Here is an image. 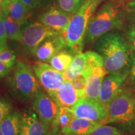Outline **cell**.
<instances>
[{
	"label": "cell",
	"mask_w": 135,
	"mask_h": 135,
	"mask_svg": "<svg viewBox=\"0 0 135 135\" xmlns=\"http://www.w3.org/2000/svg\"><path fill=\"white\" fill-rule=\"evenodd\" d=\"M57 135H66V134H63V133H61V134H57Z\"/></svg>",
	"instance_id": "obj_37"
},
{
	"label": "cell",
	"mask_w": 135,
	"mask_h": 135,
	"mask_svg": "<svg viewBox=\"0 0 135 135\" xmlns=\"http://www.w3.org/2000/svg\"><path fill=\"white\" fill-rule=\"evenodd\" d=\"M126 12L131 15H135V0L129 1L125 6Z\"/></svg>",
	"instance_id": "obj_33"
},
{
	"label": "cell",
	"mask_w": 135,
	"mask_h": 135,
	"mask_svg": "<svg viewBox=\"0 0 135 135\" xmlns=\"http://www.w3.org/2000/svg\"><path fill=\"white\" fill-rule=\"evenodd\" d=\"M67 48L63 34L46 39L38 47L35 55L41 61H48L59 51Z\"/></svg>",
	"instance_id": "obj_13"
},
{
	"label": "cell",
	"mask_w": 135,
	"mask_h": 135,
	"mask_svg": "<svg viewBox=\"0 0 135 135\" xmlns=\"http://www.w3.org/2000/svg\"><path fill=\"white\" fill-rule=\"evenodd\" d=\"M8 83L13 95L22 101L33 98L41 89L40 82L31 67L22 61L17 62Z\"/></svg>",
	"instance_id": "obj_4"
},
{
	"label": "cell",
	"mask_w": 135,
	"mask_h": 135,
	"mask_svg": "<svg viewBox=\"0 0 135 135\" xmlns=\"http://www.w3.org/2000/svg\"><path fill=\"white\" fill-rule=\"evenodd\" d=\"M95 50L102 57L108 73L125 70L131 54L126 38L116 31L104 34L96 41Z\"/></svg>",
	"instance_id": "obj_1"
},
{
	"label": "cell",
	"mask_w": 135,
	"mask_h": 135,
	"mask_svg": "<svg viewBox=\"0 0 135 135\" xmlns=\"http://www.w3.org/2000/svg\"><path fill=\"white\" fill-rule=\"evenodd\" d=\"M31 13L21 0H3V14L9 15L17 22L23 23Z\"/></svg>",
	"instance_id": "obj_17"
},
{
	"label": "cell",
	"mask_w": 135,
	"mask_h": 135,
	"mask_svg": "<svg viewBox=\"0 0 135 135\" xmlns=\"http://www.w3.org/2000/svg\"><path fill=\"white\" fill-rule=\"evenodd\" d=\"M61 34L51 29L40 22L27 23L25 21L22 26L21 43L25 50L35 54L36 49L44 41L50 37Z\"/></svg>",
	"instance_id": "obj_7"
},
{
	"label": "cell",
	"mask_w": 135,
	"mask_h": 135,
	"mask_svg": "<svg viewBox=\"0 0 135 135\" xmlns=\"http://www.w3.org/2000/svg\"><path fill=\"white\" fill-rule=\"evenodd\" d=\"M21 1L33 12V11L48 6L47 4H48L50 0H21Z\"/></svg>",
	"instance_id": "obj_28"
},
{
	"label": "cell",
	"mask_w": 135,
	"mask_h": 135,
	"mask_svg": "<svg viewBox=\"0 0 135 135\" xmlns=\"http://www.w3.org/2000/svg\"><path fill=\"white\" fill-rule=\"evenodd\" d=\"M74 87L77 91L80 98L86 97V80L84 76L81 75L72 81Z\"/></svg>",
	"instance_id": "obj_25"
},
{
	"label": "cell",
	"mask_w": 135,
	"mask_h": 135,
	"mask_svg": "<svg viewBox=\"0 0 135 135\" xmlns=\"http://www.w3.org/2000/svg\"><path fill=\"white\" fill-rule=\"evenodd\" d=\"M129 76V71L125 69L108 74L103 80L99 93V101L108 104L123 89V84Z\"/></svg>",
	"instance_id": "obj_11"
},
{
	"label": "cell",
	"mask_w": 135,
	"mask_h": 135,
	"mask_svg": "<svg viewBox=\"0 0 135 135\" xmlns=\"http://www.w3.org/2000/svg\"><path fill=\"white\" fill-rule=\"evenodd\" d=\"M108 123H116L127 132L135 129V96L131 92L123 90L108 104Z\"/></svg>",
	"instance_id": "obj_5"
},
{
	"label": "cell",
	"mask_w": 135,
	"mask_h": 135,
	"mask_svg": "<svg viewBox=\"0 0 135 135\" xmlns=\"http://www.w3.org/2000/svg\"><path fill=\"white\" fill-rule=\"evenodd\" d=\"M33 99L34 109L48 131L50 129L53 131L58 129L57 118L60 106L56 101L41 89L36 93Z\"/></svg>",
	"instance_id": "obj_8"
},
{
	"label": "cell",
	"mask_w": 135,
	"mask_h": 135,
	"mask_svg": "<svg viewBox=\"0 0 135 135\" xmlns=\"http://www.w3.org/2000/svg\"><path fill=\"white\" fill-rule=\"evenodd\" d=\"M76 118H81L106 124L108 118V105L99 100L83 98L71 108Z\"/></svg>",
	"instance_id": "obj_10"
},
{
	"label": "cell",
	"mask_w": 135,
	"mask_h": 135,
	"mask_svg": "<svg viewBox=\"0 0 135 135\" xmlns=\"http://www.w3.org/2000/svg\"><path fill=\"white\" fill-rule=\"evenodd\" d=\"M90 135H123L119 129L112 126L103 125L96 129Z\"/></svg>",
	"instance_id": "obj_26"
},
{
	"label": "cell",
	"mask_w": 135,
	"mask_h": 135,
	"mask_svg": "<svg viewBox=\"0 0 135 135\" xmlns=\"http://www.w3.org/2000/svg\"><path fill=\"white\" fill-rule=\"evenodd\" d=\"M128 70L129 71L128 78L129 79L131 86L132 88L135 90V52H132L131 54Z\"/></svg>",
	"instance_id": "obj_30"
},
{
	"label": "cell",
	"mask_w": 135,
	"mask_h": 135,
	"mask_svg": "<svg viewBox=\"0 0 135 135\" xmlns=\"http://www.w3.org/2000/svg\"><path fill=\"white\" fill-rule=\"evenodd\" d=\"M76 118L71 108L65 107H60L58 118L57 126L61 130L70 124L71 121Z\"/></svg>",
	"instance_id": "obj_22"
},
{
	"label": "cell",
	"mask_w": 135,
	"mask_h": 135,
	"mask_svg": "<svg viewBox=\"0 0 135 135\" xmlns=\"http://www.w3.org/2000/svg\"><path fill=\"white\" fill-rule=\"evenodd\" d=\"M120 1H124V0H120Z\"/></svg>",
	"instance_id": "obj_39"
},
{
	"label": "cell",
	"mask_w": 135,
	"mask_h": 135,
	"mask_svg": "<svg viewBox=\"0 0 135 135\" xmlns=\"http://www.w3.org/2000/svg\"><path fill=\"white\" fill-rule=\"evenodd\" d=\"M3 135H21L22 113L18 111H12L0 123Z\"/></svg>",
	"instance_id": "obj_18"
},
{
	"label": "cell",
	"mask_w": 135,
	"mask_h": 135,
	"mask_svg": "<svg viewBox=\"0 0 135 135\" xmlns=\"http://www.w3.org/2000/svg\"><path fill=\"white\" fill-rule=\"evenodd\" d=\"M83 1L84 0H56L60 9L72 15L77 11Z\"/></svg>",
	"instance_id": "obj_23"
},
{
	"label": "cell",
	"mask_w": 135,
	"mask_h": 135,
	"mask_svg": "<svg viewBox=\"0 0 135 135\" xmlns=\"http://www.w3.org/2000/svg\"><path fill=\"white\" fill-rule=\"evenodd\" d=\"M6 48H8V46L7 45H6V44L0 43V53H1L3 51L6 50Z\"/></svg>",
	"instance_id": "obj_34"
},
{
	"label": "cell",
	"mask_w": 135,
	"mask_h": 135,
	"mask_svg": "<svg viewBox=\"0 0 135 135\" xmlns=\"http://www.w3.org/2000/svg\"><path fill=\"white\" fill-rule=\"evenodd\" d=\"M86 63L82 75L86 80V97L99 100V93L104 78L108 75L102 57L97 52L89 51L85 53Z\"/></svg>",
	"instance_id": "obj_6"
},
{
	"label": "cell",
	"mask_w": 135,
	"mask_h": 135,
	"mask_svg": "<svg viewBox=\"0 0 135 135\" xmlns=\"http://www.w3.org/2000/svg\"><path fill=\"white\" fill-rule=\"evenodd\" d=\"M4 16L5 27L8 38L11 40L21 41L22 35V26L23 23L17 22L6 14Z\"/></svg>",
	"instance_id": "obj_21"
},
{
	"label": "cell",
	"mask_w": 135,
	"mask_h": 135,
	"mask_svg": "<svg viewBox=\"0 0 135 135\" xmlns=\"http://www.w3.org/2000/svg\"><path fill=\"white\" fill-rule=\"evenodd\" d=\"M0 135H3V133H2V131H1V128H0Z\"/></svg>",
	"instance_id": "obj_36"
},
{
	"label": "cell",
	"mask_w": 135,
	"mask_h": 135,
	"mask_svg": "<svg viewBox=\"0 0 135 135\" xmlns=\"http://www.w3.org/2000/svg\"><path fill=\"white\" fill-rule=\"evenodd\" d=\"M105 0H84L72 15L70 24L63 35L67 48L75 55L82 51L88 25L99 5Z\"/></svg>",
	"instance_id": "obj_3"
},
{
	"label": "cell",
	"mask_w": 135,
	"mask_h": 135,
	"mask_svg": "<svg viewBox=\"0 0 135 135\" xmlns=\"http://www.w3.org/2000/svg\"><path fill=\"white\" fill-rule=\"evenodd\" d=\"M80 99L72 82L65 81L57 91L55 101L60 107L71 108Z\"/></svg>",
	"instance_id": "obj_16"
},
{
	"label": "cell",
	"mask_w": 135,
	"mask_h": 135,
	"mask_svg": "<svg viewBox=\"0 0 135 135\" xmlns=\"http://www.w3.org/2000/svg\"><path fill=\"white\" fill-rule=\"evenodd\" d=\"M70 50V49H69ZM74 53L70 50H64L59 51L49 61L50 65L59 71L63 73L70 66L73 60Z\"/></svg>",
	"instance_id": "obj_20"
},
{
	"label": "cell",
	"mask_w": 135,
	"mask_h": 135,
	"mask_svg": "<svg viewBox=\"0 0 135 135\" xmlns=\"http://www.w3.org/2000/svg\"><path fill=\"white\" fill-rule=\"evenodd\" d=\"M72 14L63 11L60 8L51 6L39 15V22L51 29L63 34L66 31Z\"/></svg>",
	"instance_id": "obj_12"
},
{
	"label": "cell",
	"mask_w": 135,
	"mask_h": 135,
	"mask_svg": "<svg viewBox=\"0 0 135 135\" xmlns=\"http://www.w3.org/2000/svg\"><path fill=\"white\" fill-rule=\"evenodd\" d=\"M86 63V56L85 53L80 52L76 54L71 63L64 71L63 75L65 81H72L74 79L82 75Z\"/></svg>",
	"instance_id": "obj_19"
},
{
	"label": "cell",
	"mask_w": 135,
	"mask_h": 135,
	"mask_svg": "<svg viewBox=\"0 0 135 135\" xmlns=\"http://www.w3.org/2000/svg\"><path fill=\"white\" fill-rule=\"evenodd\" d=\"M21 135H49V131L35 113L28 110L22 113Z\"/></svg>",
	"instance_id": "obj_14"
},
{
	"label": "cell",
	"mask_w": 135,
	"mask_h": 135,
	"mask_svg": "<svg viewBox=\"0 0 135 135\" xmlns=\"http://www.w3.org/2000/svg\"><path fill=\"white\" fill-rule=\"evenodd\" d=\"M16 58L14 51L8 48H6L0 53V61L12 68L15 65Z\"/></svg>",
	"instance_id": "obj_29"
},
{
	"label": "cell",
	"mask_w": 135,
	"mask_h": 135,
	"mask_svg": "<svg viewBox=\"0 0 135 135\" xmlns=\"http://www.w3.org/2000/svg\"><path fill=\"white\" fill-rule=\"evenodd\" d=\"M12 67L9 66L0 61V78L5 76L9 73Z\"/></svg>",
	"instance_id": "obj_32"
},
{
	"label": "cell",
	"mask_w": 135,
	"mask_h": 135,
	"mask_svg": "<svg viewBox=\"0 0 135 135\" xmlns=\"http://www.w3.org/2000/svg\"><path fill=\"white\" fill-rule=\"evenodd\" d=\"M13 105L10 101L5 98L0 97V123L12 112Z\"/></svg>",
	"instance_id": "obj_27"
},
{
	"label": "cell",
	"mask_w": 135,
	"mask_h": 135,
	"mask_svg": "<svg viewBox=\"0 0 135 135\" xmlns=\"http://www.w3.org/2000/svg\"><path fill=\"white\" fill-rule=\"evenodd\" d=\"M8 36L5 27L4 16L0 13V43L6 44Z\"/></svg>",
	"instance_id": "obj_31"
},
{
	"label": "cell",
	"mask_w": 135,
	"mask_h": 135,
	"mask_svg": "<svg viewBox=\"0 0 135 135\" xmlns=\"http://www.w3.org/2000/svg\"><path fill=\"white\" fill-rule=\"evenodd\" d=\"M125 38L127 41L131 53L135 52V23H131L125 27Z\"/></svg>",
	"instance_id": "obj_24"
},
{
	"label": "cell",
	"mask_w": 135,
	"mask_h": 135,
	"mask_svg": "<svg viewBox=\"0 0 135 135\" xmlns=\"http://www.w3.org/2000/svg\"><path fill=\"white\" fill-rule=\"evenodd\" d=\"M3 0H0V2H1V1H3Z\"/></svg>",
	"instance_id": "obj_38"
},
{
	"label": "cell",
	"mask_w": 135,
	"mask_h": 135,
	"mask_svg": "<svg viewBox=\"0 0 135 135\" xmlns=\"http://www.w3.org/2000/svg\"><path fill=\"white\" fill-rule=\"evenodd\" d=\"M103 125L81 118H76L66 127L62 129L61 133L66 135H90L93 131Z\"/></svg>",
	"instance_id": "obj_15"
},
{
	"label": "cell",
	"mask_w": 135,
	"mask_h": 135,
	"mask_svg": "<svg viewBox=\"0 0 135 135\" xmlns=\"http://www.w3.org/2000/svg\"><path fill=\"white\" fill-rule=\"evenodd\" d=\"M33 71L41 86L55 100L57 91L65 81L63 73L43 61L35 62L33 65Z\"/></svg>",
	"instance_id": "obj_9"
},
{
	"label": "cell",
	"mask_w": 135,
	"mask_h": 135,
	"mask_svg": "<svg viewBox=\"0 0 135 135\" xmlns=\"http://www.w3.org/2000/svg\"><path fill=\"white\" fill-rule=\"evenodd\" d=\"M129 19L130 20V21L131 23H135V15H131Z\"/></svg>",
	"instance_id": "obj_35"
},
{
	"label": "cell",
	"mask_w": 135,
	"mask_h": 135,
	"mask_svg": "<svg viewBox=\"0 0 135 135\" xmlns=\"http://www.w3.org/2000/svg\"><path fill=\"white\" fill-rule=\"evenodd\" d=\"M121 1L108 0L101 5L90 21L84 42L96 41L104 34L123 28L126 10Z\"/></svg>",
	"instance_id": "obj_2"
}]
</instances>
